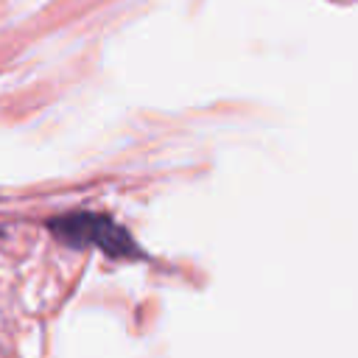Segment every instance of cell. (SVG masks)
<instances>
[{
    "label": "cell",
    "instance_id": "1",
    "mask_svg": "<svg viewBox=\"0 0 358 358\" xmlns=\"http://www.w3.org/2000/svg\"><path fill=\"white\" fill-rule=\"evenodd\" d=\"M48 229L53 232V238H59L62 243L73 246V249H101L109 257H140V246L137 241L109 215L92 213V210H76V213H64L48 221Z\"/></svg>",
    "mask_w": 358,
    "mask_h": 358
}]
</instances>
